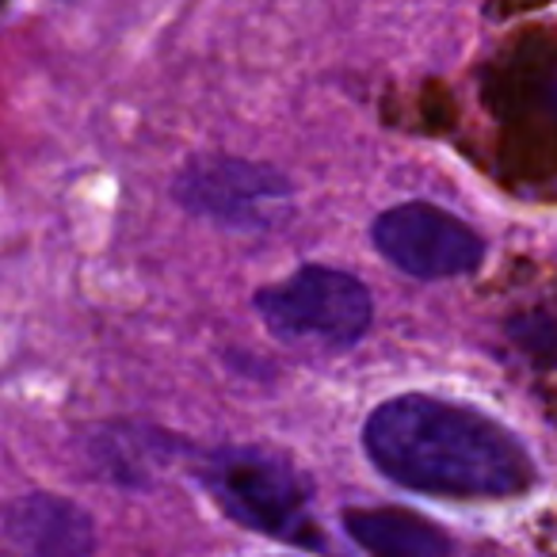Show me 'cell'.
<instances>
[{
	"mask_svg": "<svg viewBox=\"0 0 557 557\" xmlns=\"http://www.w3.org/2000/svg\"><path fill=\"white\" fill-rule=\"evenodd\" d=\"M363 447L389 481L455 500H500L531 488L523 443L470 405L432 394L382 401L363 424Z\"/></svg>",
	"mask_w": 557,
	"mask_h": 557,
	"instance_id": "obj_1",
	"label": "cell"
},
{
	"mask_svg": "<svg viewBox=\"0 0 557 557\" xmlns=\"http://www.w3.org/2000/svg\"><path fill=\"white\" fill-rule=\"evenodd\" d=\"M256 310L278 341L302 348H351L374 321L371 290L325 263H306L275 287H263Z\"/></svg>",
	"mask_w": 557,
	"mask_h": 557,
	"instance_id": "obj_2",
	"label": "cell"
},
{
	"mask_svg": "<svg viewBox=\"0 0 557 557\" xmlns=\"http://www.w3.org/2000/svg\"><path fill=\"white\" fill-rule=\"evenodd\" d=\"M202 481L237 523L298 546L318 542L310 519V488L283 458L263 450H222L207 462Z\"/></svg>",
	"mask_w": 557,
	"mask_h": 557,
	"instance_id": "obj_3",
	"label": "cell"
},
{
	"mask_svg": "<svg viewBox=\"0 0 557 557\" xmlns=\"http://www.w3.org/2000/svg\"><path fill=\"white\" fill-rule=\"evenodd\" d=\"M176 199L214 225L256 233L290 210V184L268 164L240 157H199L180 172Z\"/></svg>",
	"mask_w": 557,
	"mask_h": 557,
	"instance_id": "obj_4",
	"label": "cell"
},
{
	"mask_svg": "<svg viewBox=\"0 0 557 557\" xmlns=\"http://www.w3.org/2000/svg\"><path fill=\"white\" fill-rule=\"evenodd\" d=\"M374 248L394 268L412 278H455L470 275L485 256L481 237L462 222L432 202H405L379 214L371 230Z\"/></svg>",
	"mask_w": 557,
	"mask_h": 557,
	"instance_id": "obj_5",
	"label": "cell"
},
{
	"mask_svg": "<svg viewBox=\"0 0 557 557\" xmlns=\"http://www.w3.org/2000/svg\"><path fill=\"white\" fill-rule=\"evenodd\" d=\"M96 527L81 504L35 493L4 511V549L12 557H88Z\"/></svg>",
	"mask_w": 557,
	"mask_h": 557,
	"instance_id": "obj_6",
	"label": "cell"
},
{
	"mask_svg": "<svg viewBox=\"0 0 557 557\" xmlns=\"http://www.w3.org/2000/svg\"><path fill=\"white\" fill-rule=\"evenodd\" d=\"M351 542L371 557H450V539L405 508H351L344 516Z\"/></svg>",
	"mask_w": 557,
	"mask_h": 557,
	"instance_id": "obj_7",
	"label": "cell"
},
{
	"mask_svg": "<svg viewBox=\"0 0 557 557\" xmlns=\"http://www.w3.org/2000/svg\"><path fill=\"white\" fill-rule=\"evenodd\" d=\"M0 9H4V0H0Z\"/></svg>",
	"mask_w": 557,
	"mask_h": 557,
	"instance_id": "obj_8",
	"label": "cell"
}]
</instances>
